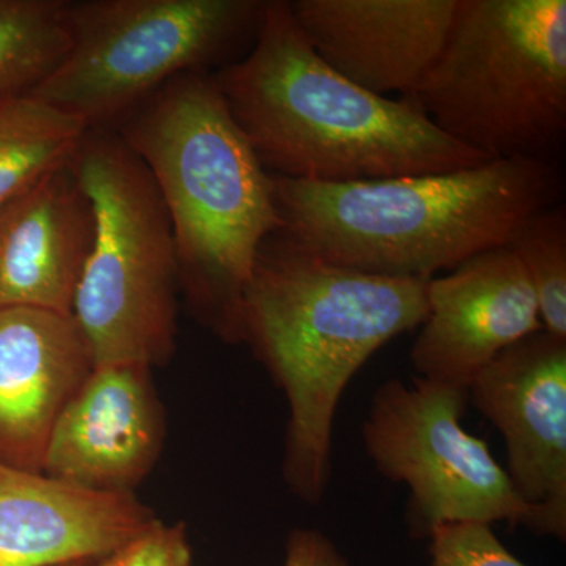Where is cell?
Returning <instances> with one entry per match:
<instances>
[{"label": "cell", "instance_id": "cell-12", "mask_svg": "<svg viewBox=\"0 0 566 566\" xmlns=\"http://www.w3.org/2000/svg\"><path fill=\"white\" fill-rule=\"evenodd\" d=\"M319 59L374 95H411L433 65L458 0H289Z\"/></svg>", "mask_w": 566, "mask_h": 566}, {"label": "cell", "instance_id": "cell-14", "mask_svg": "<svg viewBox=\"0 0 566 566\" xmlns=\"http://www.w3.org/2000/svg\"><path fill=\"white\" fill-rule=\"evenodd\" d=\"M158 521L134 493H99L0 464V566L102 558Z\"/></svg>", "mask_w": 566, "mask_h": 566}, {"label": "cell", "instance_id": "cell-20", "mask_svg": "<svg viewBox=\"0 0 566 566\" xmlns=\"http://www.w3.org/2000/svg\"><path fill=\"white\" fill-rule=\"evenodd\" d=\"M96 566H192V549L182 523L155 524L134 536Z\"/></svg>", "mask_w": 566, "mask_h": 566}, {"label": "cell", "instance_id": "cell-21", "mask_svg": "<svg viewBox=\"0 0 566 566\" xmlns=\"http://www.w3.org/2000/svg\"><path fill=\"white\" fill-rule=\"evenodd\" d=\"M283 566H348V560L323 532L296 528L286 542Z\"/></svg>", "mask_w": 566, "mask_h": 566}, {"label": "cell", "instance_id": "cell-11", "mask_svg": "<svg viewBox=\"0 0 566 566\" xmlns=\"http://www.w3.org/2000/svg\"><path fill=\"white\" fill-rule=\"evenodd\" d=\"M151 370L137 364L93 368L55 423L43 474L99 493H134L166 438Z\"/></svg>", "mask_w": 566, "mask_h": 566}, {"label": "cell", "instance_id": "cell-22", "mask_svg": "<svg viewBox=\"0 0 566 566\" xmlns=\"http://www.w3.org/2000/svg\"><path fill=\"white\" fill-rule=\"evenodd\" d=\"M55 566H96L95 562L91 560H76V562H69V564H61Z\"/></svg>", "mask_w": 566, "mask_h": 566}, {"label": "cell", "instance_id": "cell-8", "mask_svg": "<svg viewBox=\"0 0 566 566\" xmlns=\"http://www.w3.org/2000/svg\"><path fill=\"white\" fill-rule=\"evenodd\" d=\"M468 390L427 379H387L363 423L376 471L409 490L406 526L428 538L444 524L506 521L523 527L524 509L505 469L483 439L468 433Z\"/></svg>", "mask_w": 566, "mask_h": 566}, {"label": "cell", "instance_id": "cell-3", "mask_svg": "<svg viewBox=\"0 0 566 566\" xmlns=\"http://www.w3.org/2000/svg\"><path fill=\"white\" fill-rule=\"evenodd\" d=\"M273 177L279 234L315 259L365 274L433 279L502 248L535 212L560 202L546 159H493L449 174L322 185Z\"/></svg>", "mask_w": 566, "mask_h": 566}, {"label": "cell", "instance_id": "cell-19", "mask_svg": "<svg viewBox=\"0 0 566 566\" xmlns=\"http://www.w3.org/2000/svg\"><path fill=\"white\" fill-rule=\"evenodd\" d=\"M428 539L430 566H527L502 545L490 524H444Z\"/></svg>", "mask_w": 566, "mask_h": 566}, {"label": "cell", "instance_id": "cell-6", "mask_svg": "<svg viewBox=\"0 0 566 566\" xmlns=\"http://www.w3.org/2000/svg\"><path fill=\"white\" fill-rule=\"evenodd\" d=\"M93 211L73 315L95 367L166 364L177 345V249L150 170L109 128L87 129L71 158Z\"/></svg>", "mask_w": 566, "mask_h": 566}, {"label": "cell", "instance_id": "cell-1", "mask_svg": "<svg viewBox=\"0 0 566 566\" xmlns=\"http://www.w3.org/2000/svg\"><path fill=\"white\" fill-rule=\"evenodd\" d=\"M212 77L274 177L346 185L490 161L436 128L408 98L374 95L335 73L304 39L289 0H266L251 50Z\"/></svg>", "mask_w": 566, "mask_h": 566}, {"label": "cell", "instance_id": "cell-10", "mask_svg": "<svg viewBox=\"0 0 566 566\" xmlns=\"http://www.w3.org/2000/svg\"><path fill=\"white\" fill-rule=\"evenodd\" d=\"M427 301L411 363L436 385L468 390L495 356L543 329L526 271L506 245L430 279Z\"/></svg>", "mask_w": 566, "mask_h": 566}, {"label": "cell", "instance_id": "cell-4", "mask_svg": "<svg viewBox=\"0 0 566 566\" xmlns=\"http://www.w3.org/2000/svg\"><path fill=\"white\" fill-rule=\"evenodd\" d=\"M114 129L161 193L189 307L223 342L241 344L256 255L281 230V218L273 177L234 123L212 73L167 82Z\"/></svg>", "mask_w": 566, "mask_h": 566}, {"label": "cell", "instance_id": "cell-2", "mask_svg": "<svg viewBox=\"0 0 566 566\" xmlns=\"http://www.w3.org/2000/svg\"><path fill=\"white\" fill-rule=\"evenodd\" d=\"M428 282L323 262L279 233L260 248L241 344L289 401L283 479L305 504H319L329 486L342 395L378 349L422 326Z\"/></svg>", "mask_w": 566, "mask_h": 566}, {"label": "cell", "instance_id": "cell-16", "mask_svg": "<svg viewBox=\"0 0 566 566\" xmlns=\"http://www.w3.org/2000/svg\"><path fill=\"white\" fill-rule=\"evenodd\" d=\"M87 129L35 96L0 99V205L69 163Z\"/></svg>", "mask_w": 566, "mask_h": 566}, {"label": "cell", "instance_id": "cell-13", "mask_svg": "<svg viewBox=\"0 0 566 566\" xmlns=\"http://www.w3.org/2000/svg\"><path fill=\"white\" fill-rule=\"evenodd\" d=\"M93 368L73 315L0 308V464L43 472L55 423Z\"/></svg>", "mask_w": 566, "mask_h": 566}, {"label": "cell", "instance_id": "cell-18", "mask_svg": "<svg viewBox=\"0 0 566 566\" xmlns=\"http://www.w3.org/2000/svg\"><path fill=\"white\" fill-rule=\"evenodd\" d=\"M506 248L526 271L546 333L566 340V210L556 203L515 230Z\"/></svg>", "mask_w": 566, "mask_h": 566}, {"label": "cell", "instance_id": "cell-7", "mask_svg": "<svg viewBox=\"0 0 566 566\" xmlns=\"http://www.w3.org/2000/svg\"><path fill=\"white\" fill-rule=\"evenodd\" d=\"M266 0L71 2L69 52L32 93L93 128H117L182 74L210 73L252 43Z\"/></svg>", "mask_w": 566, "mask_h": 566}, {"label": "cell", "instance_id": "cell-15", "mask_svg": "<svg viewBox=\"0 0 566 566\" xmlns=\"http://www.w3.org/2000/svg\"><path fill=\"white\" fill-rule=\"evenodd\" d=\"M93 211L71 159L0 205V308L71 314Z\"/></svg>", "mask_w": 566, "mask_h": 566}, {"label": "cell", "instance_id": "cell-9", "mask_svg": "<svg viewBox=\"0 0 566 566\" xmlns=\"http://www.w3.org/2000/svg\"><path fill=\"white\" fill-rule=\"evenodd\" d=\"M468 400L504 438L523 527L565 542V338L545 329L521 338L476 375Z\"/></svg>", "mask_w": 566, "mask_h": 566}, {"label": "cell", "instance_id": "cell-17", "mask_svg": "<svg viewBox=\"0 0 566 566\" xmlns=\"http://www.w3.org/2000/svg\"><path fill=\"white\" fill-rule=\"evenodd\" d=\"M71 0H0V99L32 95L70 48Z\"/></svg>", "mask_w": 566, "mask_h": 566}, {"label": "cell", "instance_id": "cell-5", "mask_svg": "<svg viewBox=\"0 0 566 566\" xmlns=\"http://www.w3.org/2000/svg\"><path fill=\"white\" fill-rule=\"evenodd\" d=\"M405 98L490 161H556L566 137L565 0H458L438 57Z\"/></svg>", "mask_w": 566, "mask_h": 566}]
</instances>
